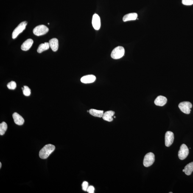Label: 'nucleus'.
I'll use <instances>...</instances> for the list:
<instances>
[{
    "mask_svg": "<svg viewBox=\"0 0 193 193\" xmlns=\"http://www.w3.org/2000/svg\"><path fill=\"white\" fill-rule=\"evenodd\" d=\"M167 99L164 96H158L155 101L156 105L159 106H163L167 103Z\"/></svg>",
    "mask_w": 193,
    "mask_h": 193,
    "instance_id": "f8f14e48",
    "label": "nucleus"
},
{
    "mask_svg": "<svg viewBox=\"0 0 193 193\" xmlns=\"http://www.w3.org/2000/svg\"><path fill=\"white\" fill-rule=\"evenodd\" d=\"M88 187V183L87 182L84 181L82 184V190L84 191H87Z\"/></svg>",
    "mask_w": 193,
    "mask_h": 193,
    "instance_id": "b1692460",
    "label": "nucleus"
},
{
    "mask_svg": "<svg viewBox=\"0 0 193 193\" xmlns=\"http://www.w3.org/2000/svg\"><path fill=\"white\" fill-rule=\"evenodd\" d=\"M89 113L93 116L99 118L102 117L104 114L103 110H98L93 109L90 110Z\"/></svg>",
    "mask_w": 193,
    "mask_h": 193,
    "instance_id": "f3484780",
    "label": "nucleus"
},
{
    "mask_svg": "<svg viewBox=\"0 0 193 193\" xmlns=\"http://www.w3.org/2000/svg\"><path fill=\"white\" fill-rule=\"evenodd\" d=\"M92 24L93 27L96 30H99L101 27V19L100 17L97 14L93 15Z\"/></svg>",
    "mask_w": 193,
    "mask_h": 193,
    "instance_id": "1a4fd4ad",
    "label": "nucleus"
},
{
    "mask_svg": "<svg viewBox=\"0 0 193 193\" xmlns=\"http://www.w3.org/2000/svg\"><path fill=\"white\" fill-rule=\"evenodd\" d=\"M94 187L91 186H88L87 191L89 193H94Z\"/></svg>",
    "mask_w": 193,
    "mask_h": 193,
    "instance_id": "393cba45",
    "label": "nucleus"
},
{
    "mask_svg": "<svg viewBox=\"0 0 193 193\" xmlns=\"http://www.w3.org/2000/svg\"><path fill=\"white\" fill-rule=\"evenodd\" d=\"M178 107L183 113L186 114H189L191 111V109L192 107V105L190 102L186 101L180 103L179 104Z\"/></svg>",
    "mask_w": 193,
    "mask_h": 193,
    "instance_id": "423d86ee",
    "label": "nucleus"
},
{
    "mask_svg": "<svg viewBox=\"0 0 193 193\" xmlns=\"http://www.w3.org/2000/svg\"><path fill=\"white\" fill-rule=\"evenodd\" d=\"M13 117L15 124L19 126L22 125L24 124V119L17 113H14L13 114Z\"/></svg>",
    "mask_w": 193,
    "mask_h": 193,
    "instance_id": "9b49d317",
    "label": "nucleus"
},
{
    "mask_svg": "<svg viewBox=\"0 0 193 193\" xmlns=\"http://www.w3.org/2000/svg\"><path fill=\"white\" fill-rule=\"evenodd\" d=\"M7 124L5 122L0 124V135H3L5 133L7 129Z\"/></svg>",
    "mask_w": 193,
    "mask_h": 193,
    "instance_id": "aec40b11",
    "label": "nucleus"
},
{
    "mask_svg": "<svg viewBox=\"0 0 193 193\" xmlns=\"http://www.w3.org/2000/svg\"><path fill=\"white\" fill-rule=\"evenodd\" d=\"M50 47L53 52H56L58 49V40L57 39L53 38L49 40V42Z\"/></svg>",
    "mask_w": 193,
    "mask_h": 193,
    "instance_id": "4468645a",
    "label": "nucleus"
},
{
    "mask_svg": "<svg viewBox=\"0 0 193 193\" xmlns=\"http://www.w3.org/2000/svg\"><path fill=\"white\" fill-rule=\"evenodd\" d=\"M7 87L9 89L12 90H15V88H16L17 87L16 82L12 81L9 82V83L7 84Z\"/></svg>",
    "mask_w": 193,
    "mask_h": 193,
    "instance_id": "4be33fe9",
    "label": "nucleus"
},
{
    "mask_svg": "<svg viewBox=\"0 0 193 193\" xmlns=\"http://www.w3.org/2000/svg\"><path fill=\"white\" fill-rule=\"evenodd\" d=\"M27 24V23L26 21L20 23L12 33V38L14 39L16 38L19 35L26 29Z\"/></svg>",
    "mask_w": 193,
    "mask_h": 193,
    "instance_id": "20e7f679",
    "label": "nucleus"
},
{
    "mask_svg": "<svg viewBox=\"0 0 193 193\" xmlns=\"http://www.w3.org/2000/svg\"><path fill=\"white\" fill-rule=\"evenodd\" d=\"M155 161V155L152 152H149L145 156L143 164L145 167H149L153 165Z\"/></svg>",
    "mask_w": 193,
    "mask_h": 193,
    "instance_id": "7ed1b4c3",
    "label": "nucleus"
},
{
    "mask_svg": "<svg viewBox=\"0 0 193 193\" xmlns=\"http://www.w3.org/2000/svg\"><path fill=\"white\" fill-rule=\"evenodd\" d=\"M1 163L0 162V168H1Z\"/></svg>",
    "mask_w": 193,
    "mask_h": 193,
    "instance_id": "a878e982",
    "label": "nucleus"
},
{
    "mask_svg": "<svg viewBox=\"0 0 193 193\" xmlns=\"http://www.w3.org/2000/svg\"><path fill=\"white\" fill-rule=\"evenodd\" d=\"M23 88H24V89L23 90V92L24 95L26 96H30L31 94V91L29 87L25 85Z\"/></svg>",
    "mask_w": 193,
    "mask_h": 193,
    "instance_id": "412c9836",
    "label": "nucleus"
},
{
    "mask_svg": "<svg viewBox=\"0 0 193 193\" xmlns=\"http://www.w3.org/2000/svg\"><path fill=\"white\" fill-rule=\"evenodd\" d=\"M96 80V77L93 75H88L84 76L81 79V82L85 84L93 83Z\"/></svg>",
    "mask_w": 193,
    "mask_h": 193,
    "instance_id": "9d476101",
    "label": "nucleus"
},
{
    "mask_svg": "<svg viewBox=\"0 0 193 193\" xmlns=\"http://www.w3.org/2000/svg\"><path fill=\"white\" fill-rule=\"evenodd\" d=\"M50 47L49 43L45 42L42 43L39 46L37 49V52L38 53H41L43 51L47 50Z\"/></svg>",
    "mask_w": 193,
    "mask_h": 193,
    "instance_id": "a211bd4d",
    "label": "nucleus"
},
{
    "mask_svg": "<svg viewBox=\"0 0 193 193\" xmlns=\"http://www.w3.org/2000/svg\"><path fill=\"white\" fill-rule=\"evenodd\" d=\"M137 14L136 13L128 14L124 15L123 18V21L124 22L128 21H134L137 19Z\"/></svg>",
    "mask_w": 193,
    "mask_h": 193,
    "instance_id": "dca6fc26",
    "label": "nucleus"
},
{
    "mask_svg": "<svg viewBox=\"0 0 193 193\" xmlns=\"http://www.w3.org/2000/svg\"><path fill=\"white\" fill-rule=\"evenodd\" d=\"M174 140V135L171 131L166 132L165 136V144L166 147H169L173 143Z\"/></svg>",
    "mask_w": 193,
    "mask_h": 193,
    "instance_id": "6e6552de",
    "label": "nucleus"
},
{
    "mask_svg": "<svg viewBox=\"0 0 193 193\" xmlns=\"http://www.w3.org/2000/svg\"><path fill=\"white\" fill-rule=\"evenodd\" d=\"M114 118H116V117H115V116H114Z\"/></svg>",
    "mask_w": 193,
    "mask_h": 193,
    "instance_id": "c85d7f7f",
    "label": "nucleus"
},
{
    "mask_svg": "<svg viewBox=\"0 0 193 193\" xmlns=\"http://www.w3.org/2000/svg\"><path fill=\"white\" fill-rule=\"evenodd\" d=\"M189 154V149L187 146L185 144L181 145L180 150L178 152V156L181 160H183L186 158Z\"/></svg>",
    "mask_w": 193,
    "mask_h": 193,
    "instance_id": "0eeeda50",
    "label": "nucleus"
},
{
    "mask_svg": "<svg viewBox=\"0 0 193 193\" xmlns=\"http://www.w3.org/2000/svg\"><path fill=\"white\" fill-rule=\"evenodd\" d=\"M55 147L51 144L46 145L40 151V158L43 159L47 158L55 150Z\"/></svg>",
    "mask_w": 193,
    "mask_h": 193,
    "instance_id": "f257e3e1",
    "label": "nucleus"
},
{
    "mask_svg": "<svg viewBox=\"0 0 193 193\" xmlns=\"http://www.w3.org/2000/svg\"><path fill=\"white\" fill-rule=\"evenodd\" d=\"M33 43V40L31 39H28L26 40L22 45L21 49L23 51H28L30 49Z\"/></svg>",
    "mask_w": 193,
    "mask_h": 193,
    "instance_id": "ddd939ff",
    "label": "nucleus"
},
{
    "mask_svg": "<svg viewBox=\"0 0 193 193\" xmlns=\"http://www.w3.org/2000/svg\"><path fill=\"white\" fill-rule=\"evenodd\" d=\"M115 113V112L112 110L106 112L104 113L102 117L103 119L108 122H112L113 120L112 117L114 116Z\"/></svg>",
    "mask_w": 193,
    "mask_h": 193,
    "instance_id": "2eb2a0df",
    "label": "nucleus"
},
{
    "mask_svg": "<svg viewBox=\"0 0 193 193\" xmlns=\"http://www.w3.org/2000/svg\"><path fill=\"white\" fill-rule=\"evenodd\" d=\"M125 50L122 46H118L115 48L111 53V57L113 59L117 60L124 56Z\"/></svg>",
    "mask_w": 193,
    "mask_h": 193,
    "instance_id": "f03ea898",
    "label": "nucleus"
},
{
    "mask_svg": "<svg viewBox=\"0 0 193 193\" xmlns=\"http://www.w3.org/2000/svg\"><path fill=\"white\" fill-rule=\"evenodd\" d=\"M183 172H185V169H183Z\"/></svg>",
    "mask_w": 193,
    "mask_h": 193,
    "instance_id": "bb28decb",
    "label": "nucleus"
},
{
    "mask_svg": "<svg viewBox=\"0 0 193 193\" xmlns=\"http://www.w3.org/2000/svg\"><path fill=\"white\" fill-rule=\"evenodd\" d=\"M49 31V29L47 26L44 25H40L36 27L33 29V33L34 35L38 36H40L45 35Z\"/></svg>",
    "mask_w": 193,
    "mask_h": 193,
    "instance_id": "39448f33",
    "label": "nucleus"
},
{
    "mask_svg": "<svg viewBox=\"0 0 193 193\" xmlns=\"http://www.w3.org/2000/svg\"><path fill=\"white\" fill-rule=\"evenodd\" d=\"M182 3L186 6H191L193 4V0H182Z\"/></svg>",
    "mask_w": 193,
    "mask_h": 193,
    "instance_id": "5701e85b",
    "label": "nucleus"
},
{
    "mask_svg": "<svg viewBox=\"0 0 193 193\" xmlns=\"http://www.w3.org/2000/svg\"><path fill=\"white\" fill-rule=\"evenodd\" d=\"M169 193H172V192H169Z\"/></svg>",
    "mask_w": 193,
    "mask_h": 193,
    "instance_id": "cd10ccee",
    "label": "nucleus"
},
{
    "mask_svg": "<svg viewBox=\"0 0 193 193\" xmlns=\"http://www.w3.org/2000/svg\"><path fill=\"white\" fill-rule=\"evenodd\" d=\"M185 174L188 176L190 175L193 171V162L189 163L184 168Z\"/></svg>",
    "mask_w": 193,
    "mask_h": 193,
    "instance_id": "6ab92c4d",
    "label": "nucleus"
}]
</instances>
